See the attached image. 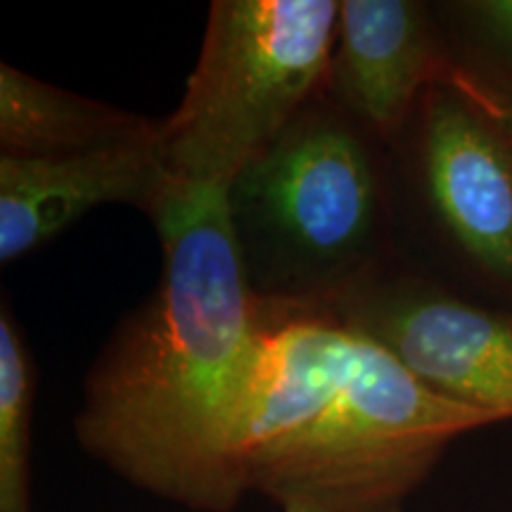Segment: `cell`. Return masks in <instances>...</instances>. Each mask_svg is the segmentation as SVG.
<instances>
[{
    "instance_id": "12",
    "label": "cell",
    "mask_w": 512,
    "mask_h": 512,
    "mask_svg": "<svg viewBox=\"0 0 512 512\" xmlns=\"http://www.w3.org/2000/svg\"><path fill=\"white\" fill-rule=\"evenodd\" d=\"M501 76H503V79H505V81H508V83H510V88H512V76H505V74H501Z\"/></svg>"
},
{
    "instance_id": "11",
    "label": "cell",
    "mask_w": 512,
    "mask_h": 512,
    "mask_svg": "<svg viewBox=\"0 0 512 512\" xmlns=\"http://www.w3.org/2000/svg\"><path fill=\"white\" fill-rule=\"evenodd\" d=\"M453 12L486 48L512 62V0H472L453 5Z\"/></svg>"
},
{
    "instance_id": "1",
    "label": "cell",
    "mask_w": 512,
    "mask_h": 512,
    "mask_svg": "<svg viewBox=\"0 0 512 512\" xmlns=\"http://www.w3.org/2000/svg\"><path fill=\"white\" fill-rule=\"evenodd\" d=\"M155 226L162 280L93 363L76 437L138 489L197 512H228L247 494L259 311L226 195H176Z\"/></svg>"
},
{
    "instance_id": "7",
    "label": "cell",
    "mask_w": 512,
    "mask_h": 512,
    "mask_svg": "<svg viewBox=\"0 0 512 512\" xmlns=\"http://www.w3.org/2000/svg\"><path fill=\"white\" fill-rule=\"evenodd\" d=\"M456 62L425 3L342 0L323 91L394 150L420 100Z\"/></svg>"
},
{
    "instance_id": "5",
    "label": "cell",
    "mask_w": 512,
    "mask_h": 512,
    "mask_svg": "<svg viewBox=\"0 0 512 512\" xmlns=\"http://www.w3.org/2000/svg\"><path fill=\"white\" fill-rule=\"evenodd\" d=\"M427 214L484 283L512 297V88L458 55L392 150Z\"/></svg>"
},
{
    "instance_id": "8",
    "label": "cell",
    "mask_w": 512,
    "mask_h": 512,
    "mask_svg": "<svg viewBox=\"0 0 512 512\" xmlns=\"http://www.w3.org/2000/svg\"><path fill=\"white\" fill-rule=\"evenodd\" d=\"M174 195L157 133L72 155H0V261L36 252L105 204H131L155 221Z\"/></svg>"
},
{
    "instance_id": "9",
    "label": "cell",
    "mask_w": 512,
    "mask_h": 512,
    "mask_svg": "<svg viewBox=\"0 0 512 512\" xmlns=\"http://www.w3.org/2000/svg\"><path fill=\"white\" fill-rule=\"evenodd\" d=\"M159 121L0 64V155H72L155 136Z\"/></svg>"
},
{
    "instance_id": "6",
    "label": "cell",
    "mask_w": 512,
    "mask_h": 512,
    "mask_svg": "<svg viewBox=\"0 0 512 512\" xmlns=\"http://www.w3.org/2000/svg\"><path fill=\"white\" fill-rule=\"evenodd\" d=\"M328 313L446 399L496 422L512 418V311L465 299L396 259Z\"/></svg>"
},
{
    "instance_id": "3",
    "label": "cell",
    "mask_w": 512,
    "mask_h": 512,
    "mask_svg": "<svg viewBox=\"0 0 512 512\" xmlns=\"http://www.w3.org/2000/svg\"><path fill=\"white\" fill-rule=\"evenodd\" d=\"M245 283L268 311L328 313L394 264V155L320 91L226 190Z\"/></svg>"
},
{
    "instance_id": "2",
    "label": "cell",
    "mask_w": 512,
    "mask_h": 512,
    "mask_svg": "<svg viewBox=\"0 0 512 512\" xmlns=\"http://www.w3.org/2000/svg\"><path fill=\"white\" fill-rule=\"evenodd\" d=\"M256 311L245 477L280 512H403L458 434L496 422L330 313Z\"/></svg>"
},
{
    "instance_id": "10",
    "label": "cell",
    "mask_w": 512,
    "mask_h": 512,
    "mask_svg": "<svg viewBox=\"0 0 512 512\" xmlns=\"http://www.w3.org/2000/svg\"><path fill=\"white\" fill-rule=\"evenodd\" d=\"M34 358L8 302L0 311V512H31Z\"/></svg>"
},
{
    "instance_id": "4",
    "label": "cell",
    "mask_w": 512,
    "mask_h": 512,
    "mask_svg": "<svg viewBox=\"0 0 512 512\" xmlns=\"http://www.w3.org/2000/svg\"><path fill=\"white\" fill-rule=\"evenodd\" d=\"M337 0H216L157 150L176 195H226L328 79ZM174 195V197H176Z\"/></svg>"
}]
</instances>
